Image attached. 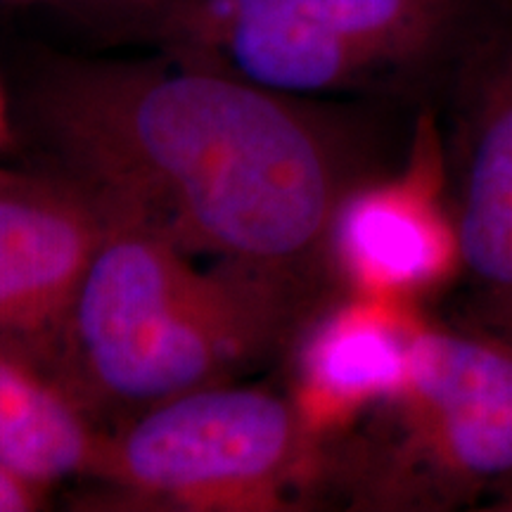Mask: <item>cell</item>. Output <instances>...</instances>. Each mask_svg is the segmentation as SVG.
Segmentation results:
<instances>
[{
  "instance_id": "277c9868",
  "label": "cell",
  "mask_w": 512,
  "mask_h": 512,
  "mask_svg": "<svg viewBox=\"0 0 512 512\" xmlns=\"http://www.w3.org/2000/svg\"><path fill=\"white\" fill-rule=\"evenodd\" d=\"M366 420L361 437L330 451V479L354 503H491L512 486V337L420 320L403 382Z\"/></svg>"
},
{
  "instance_id": "8992f818",
  "label": "cell",
  "mask_w": 512,
  "mask_h": 512,
  "mask_svg": "<svg viewBox=\"0 0 512 512\" xmlns=\"http://www.w3.org/2000/svg\"><path fill=\"white\" fill-rule=\"evenodd\" d=\"M408 166L363 181L332 230V271L349 292L413 304L460 275L446 157L430 117L420 119Z\"/></svg>"
},
{
  "instance_id": "6da1fadb",
  "label": "cell",
  "mask_w": 512,
  "mask_h": 512,
  "mask_svg": "<svg viewBox=\"0 0 512 512\" xmlns=\"http://www.w3.org/2000/svg\"><path fill=\"white\" fill-rule=\"evenodd\" d=\"M34 114L69 185L185 254L320 297L339 209L373 178L358 119L221 64L53 60Z\"/></svg>"
},
{
  "instance_id": "5b68a950",
  "label": "cell",
  "mask_w": 512,
  "mask_h": 512,
  "mask_svg": "<svg viewBox=\"0 0 512 512\" xmlns=\"http://www.w3.org/2000/svg\"><path fill=\"white\" fill-rule=\"evenodd\" d=\"M91 472L143 505L280 510L328 482L330 444L292 396L226 382L136 413Z\"/></svg>"
},
{
  "instance_id": "7c38bea8",
  "label": "cell",
  "mask_w": 512,
  "mask_h": 512,
  "mask_svg": "<svg viewBox=\"0 0 512 512\" xmlns=\"http://www.w3.org/2000/svg\"><path fill=\"white\" fill-rule=\"evenodd\" d=\"M484 510H491V512H512V486L508 491H503L501 496H496L494 501L486 505Z\"/></svg>"
},
{
  "instance_id": "52a82bcc",
  "label": "cell",
  "mask_w": 512,
  "mask_h": 512,
  "mask_svg": "<svg viewBox=\"0 0 512 512\" xmlns=\"http://www.w3.org/2000/svg\"><path fill=\"white\" fill-rule=\"evenodd\" d=\"M453 91L460 275L477 328L512 337V31L501 24Z\"/></svg>"
},
{
  "instance_id": "3957f363",
  "label": "cell",
  "mask_w": 512,
  "mask_h": 512,
  "mask_svg": "<svg viewBox=\"0 0 512 512\" xmlns=\"http://www.w3.org/2000/svg\"><path fill=\"white\" fill-rule=\"evenodd\" d=\"M176 50L290 95L453 86L501 29L498 0H176Z\"/></svg>"
},
{
  "instance_id": "8fae6325",
  "label": "cell",
  "mask_w": 512,
  "mask_h": 512,
  "mask_svg": "<svg viewBox=\"0 0 512 512\" xmlns=\"http://www.w3.org/2000/svg\"><path fill=\"white\" fill-rule=\"evenodd\" d=\"M43 489L0 467V512H27L41 503Z\"/></svg>"
},
{
  "instance_id": "4fadbf2b",
  "label": "cell",
  "mask_w": 512,
  "mask_h": 512,
  "mask_svg": "<svg viewBox=\"0 0 512 512\" xmlns=\"http://www.w3.org/2000/svg\"><path fill=\"white\" fill-rule=\"evenodd\" d=\"M0 133H3V105H0Z\"/></svg>"
},
{
  "instance_id": "30bf717a",
  "label": "cell",
  "mask_w": 512,
  "mask_h": 512,
  "mask_svg": "<svg viewBox=\"0 0 512 512\" xmlns=\"http://www.w3.org/2000/svg\"><path fill=\"white\" fill-rule=\"evenodd\" d=\"M102 437L83 403L55 373L27 356L0 349V467L46 489L91 472Z\"/></svg>"
},
{
  "instance_id": "7a4b0ae2",
  "label": "cell",
  "mask_w": 512,
  "mask_h": 512,
  "mask_svg": "<svg viewBox=\"0 0 512 512\" xmlns=\"http://www.w3.org/2000/svg\"><path fill=\"white\" fill-rule=\"evenodd\" d=\"M318 297L245 268L204 273L183 249L107 219L72 313L55 373L76 399L93 394L145 411L233 382L297 342Z\"/></svg>"
},
{
  "instance_id": "ba28073f",
  "label": "cell",
  "mask_w": 512,
  "mask_h": 512,
  "mask_svg": "<svg viewBox=\"0 0 512 512\" xmlns=\"http://www.w3.org/2000/svg\"><path fill=\"white\" fill-rule=\"evenodd\" d=\"M105 230L107 216L74 185L0 181V349L55 373L64 325Z\"/></svg>"
},
{
  "instance_id": "9c48e42d",
  "label": "cell",
  "mask_w": 512,
  "mask_h": 512,
  "mask_svg": "<svg viewBox=\"0 0 512 512\" xmlns=\"http://www.w3.org/2000/svg\"><path fill=\"white\" fill-rule=\"evenodd\" d=\"M413 304L349 292L299 332L292 401L320 439L366 420L403 382Z\"/></svg>"
}]
</instances>
